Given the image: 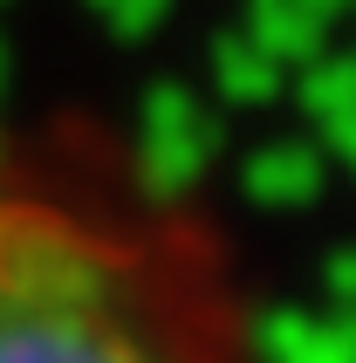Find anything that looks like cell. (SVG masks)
<instances>
[{
	"label": "cell",
	"mask_w": 356,
	"mask_h": 363,
	"mask_svg": "<svg viewBox=\"0 0 356 363\" xmlns=\"http://www.w3.org/2000/svg\"><path fill=\"white\" fill-rule=\"evenodd\" d=\"M0 363H260L226 226L82 110L0 103Z\"/></svg>",
	"instance_id": "1"
}]
</instances>
